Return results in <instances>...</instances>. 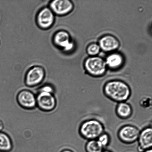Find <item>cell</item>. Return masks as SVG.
<instances>
[{
    "label": "cell",
    "instance_id": "obj_2",
    "mask_svg": "<svg viewBox=\"0 0 152 152\" xmlns=\"http://www.w3.org/2000/svg\"><path fill=\"white\" fill-rule=\"evenodd\" d=\"M105 128L101 122L96 119L85 121L80 125L79 134L81 137L87 140L97 139L104 132Z\"/></svg>",
    "mask_w": 152,
    "mask_h": 152
},
{
    "label": "cell",
    "instance_id": "obj_10",
    "mask_svg": "<svg viewBox=\"0 0 152 152\" xmlns=\"http://www.w3.org/2000/svg\"><path fill=\"white\" fill-rule=\"evenodd\" d=\"M17 101L19 105L25 109H33L37 106L36 97L29 90H23L19 92Z\"/></svg>",
    "mask_w": 152,
    "mask_h": 152
},
{
    "label": "cell",
    "instance_id": "obj_12",
    "mask_svg": "<svg viewBox=\"0 0 152 152\" xmlns=\"http://www.w3.org/2000/svg\"><path fill=\"white\" fill-rule=\"evenodd\" d=\"M98 45L101 50L106 52L117 50L120 45L118 40L114 36L110 35H106L101 38Z\"/></svg>",
    "mask_w": 152,
    "mask_h": 152
},
{
    "label": "cell",
    "instance_id": "obj_4",
    "mask_svg": "<svg viewBox=\"0 0 152 152\" xmlns=\"http://www.w3.org/2000/svg\"><path fill=\"white\" fill-rule=\"evenodd\" d=\"M140 132L137 127L133 125H125L119 129L118 137L123 143L132 144L137 141Z\"/></svg>",
    "mask_w": 152,
    "mask_h": 152
},
{
    "label": "cell",
    "instance_id": "obj_11",
    "mask_svg": "<svg viewBox=\"0 0 152 152\" xmlns=\"http://www.w3.org/2000/svg\"><path fill=\"white\" fill-rule=\"evenodd\" d=\"M138 150L140 152L151 149L152 129L151 126L144 128L140 131L137 140Z\"/></svg>",
    "mask_w": 152,
    "mask_h": 152
},
{
    "label": "cell",
    "instance_id": "obj_3",
    "mask_svg": "<svg viewBox=\"0 0 152 152\" xmlns=\"http://www.w3.org/2000/svg\"><path fill=\"white\" fill-rule=\"evenodd\" d=\"M84 67L87 72L95 77H101L105 74L107 65L105 60L98 56H90L84 62Z\"/></svg>",
    "mask_w": 152,
    "mask_h": 152
},
{
    "label": "cell",
    "instance_id": "obj_16",
    "mask_svg": "<svg viewBox=\"0 0 152 152\" xmlns=\"http://www.w3.org/2000/svg\"><path fill=\"white\" fill-rule=\"evenodd\" d=\"M86 152H102L104 149L96 140L88 141L85 146Z\"/></svg>",
    "mask_w": 152,
    "mask_h": 152
},
{
    "label": "cell",
    "instance_id": "obj_18",
    "mask_svg": "<svg viewBox=\"0 0 152 152\" xmlns=\"http://www.w3.org/2000/svg\"><path fill=\"white\" fill-rule=\"evenodd\" d=\"M99 45L93 43L89 45L86 49L88 54L91 56H96L100 53L101 50Z\"/></svg>",
    "mask_w": 152,
    "mask_h": 152
},
{
    "label": "cell",
    "instance_id": "obj_23",
    "mask_svg": "<svg viewBox=\"0 0 152 152\" xmlns=\"http://www.w3.org/2000/svg\"><path fill=\"white\" fill-rule=\"evenodd\" d=\"M102 152H112L111 151H109V150H104Z\"/></svg>",
    "mask_w": 152,
    "mask_h": 152
},
{
    "label": "cell",
    "instance_id": "obj_13",
    "mask_svg": "<svg viewBox=\"0 0 152 152\" xmlns=\"http://www.w3.org/2000/svg\"><path fill=\"white\" fill-rule=\"evenodd\" d=\"M115 113L119 118L126 120L132 116L133 109L130 104L127 102H120L117 104L116 107Z\"/></svg>",
    "mask_w": 152,
    "mask_h": 152
},
{
    "label": "cell",
    "instance_id": "obj_7",
    "mask_svg": "<svg viewBox=\"0 0 152 152\" xmlns=\"http://www.w3.org/2000/svg\"><path fill=\"white\" fill-rule=\"evenodd\" d=\"M36 20L39 28L44 29H48L54 24L55 14L50 7H44L38 12Z\"/></svg>",
    "mask_w": 152,
    "mask_h": 152
},
{
    "label": "cell",
    "instance_id": "obj_15",
    "mask_svg": "<svg viewBox=\"0 0 152 152\" xmlns=\"http://www.w3.org/2000/svg\"><path fill=\"white\" fill-rule=\"evenodd\" d=\"M13 148L12 143L8 135L0 132V152H9Z\"/></svg>",
    "mask_w": 152,
    "mask_h": 152
},
{
    "label": "cell",
    "instance_id": "obj_1",
    "mask_svg": "<svg viewBox=\"0 0 152 152\" xmlns=\"http://www.w3.org/2000/svg\"><path fill=\"white\" fill-rule=\"evenodd\" d=\"M104 95L113 102H126L132 95V90L129 85L122 80H112L104 86Z\"/></svg>",
    "mask_w": 152,
    "mask_h": 152
},
{
    "label": "cell",
    "instance_id": "obj_9",
    "mask_svg": "<svg viewBox=\"0 0 152 152\" xmlns=\"http://www.w3.org/2000/svg\"><path fill=\"white\" fill-rule=\"evenodd\" d=\"M53 42L58 47L65 51H70L74 48V43L71 41L70 35L65 31L56 32L53 37Z\"/></svg>",
    "mask_w": 152,
    "mask_h": 152
},
{
    "label": "cell",
    "instance_id": "obj_19",
    "mask_svg": "<svg viewBox=\"0 0 152 152\" xmlns=\"http://www.w3.org/2000/svg\"><path fill=\"white\" fill-rule=\"evenodd\" d=\"M39 92H48L53 94L54 92V88L53 86L50 85H46L40 88Z\"/></svg>",
    "mask_w": 152,
    "mask_h": 152
},
{
    "label": "cell",
    "instance_id": "obj_14",
    "mask_svg": "<svg viewBox=\"0 0 152 152\" xmlns=\"http://www.w3.org/2000/svg\"><path fill=\"white\" fill-rule=\"evenodd\" d=\"M107 66L111 69H117L123 64V56L118 53H114L109 55L105 60Z\"/></svg>",
    "mask_w": 152,
    "mask_h": 152
},
{
    "label": "cell",
    "instance_id": "obj_17",
    "mask_svg": "<svg viewBox=\"0 0 152 152\" xmlns=\"http://www.w3.org/2000/svg\"><path fill=\"white\" fill-rule=\"evenodd\" d=\"M96 140L104 149L109 145L111 142V137L108 134L104 132L98 137Z\"/></svg>",
    "mask_w": 152,
    "mask_h": 152
},
{
    "label": "cell",
    "instance_id": "obj_21",
    "mask_svg": "<svg viewBox=\"0 0 152 152\" xmlns=\"http://www.w3.org/2000/svg\"><path fill=\"white\" fill-rule=\"evenodd\" d=\"M61 152H74L73 151H71V150H63V151H62Z\"/></svg>",
    "mask_w": 152,
    "mask_h": 152
},
{
    "label": "cell",
    "instance_id": "obj_5",
    "mask_svg": "<svg viewBox=\"0 0 152 152\" xmlns=\"http://www.w3.org/2000/svg\"><path fill=\"white\" fill-rule=\"evenodd\" d=\"M45 75V71L42 67L33 66L27 72L25 78V84L29 87L38 86L44 80Z\"/></svg>",
    "mask_w": 152,
    "mask_h": 152
},
{
    "label": "cell",
    "instance_id": "obj_6",
    "mask_svg": "<svg viewBox=\"0 0 152 152\" xmlns=\"http://www.w3.org/2000/svg\"><path fill=\"white\" fill-rule=\"evenodd\" d=\"M36 101L37 106L42 111H53L56 106V99L53 94L39 92L36 96Z\"/></svg>",
    "mask_w": 152,
    "mask_h": 152
},
{
    "label": "cell",
    "instance_id": "obj_20",
    "mask_svg": "<svg viewBox=\"0 0 152 152\" xmlns=\"http://www.w3.org/2000/svg\"><path fill=\"white\" fill-rule=\"evenodd\" d=\"M4 128V124L2 122L0 121V131L2 130Z\"/></svg>",
    "mask_w": 152,
    "mask_h": 152
},
{
    "label": "cell",
    "instance_id": "obj_8",
    "mask_svg": "<svg viewBox=\"0 0 152 152\" xmlns=\"http://www.w3.org/2000/svg\"><path fill=\"white\" fill-rule=\"evenodd\" d=\"M50 7L55 15L64 16L72 11L74 4L69 0H55L50 4Z\"/></svg>",
    "mask_w": 152,
    "mask_h": 152
},
{
    "label": "cell",
    "instance_id": "obj_22",
    "mask_svg": "<svg viewBox=\"0 0 152 152\" xmlns=\"http://www.w3.org/2000/svg\"><path fill=\"white\" fill-rule=\"evenodd\" d=\"M143 152H152V150L151 149H150L145 150V151Z\"/></svg>",
    "mask_w": 152,
    "mask_h": 152
}]
</instances>
